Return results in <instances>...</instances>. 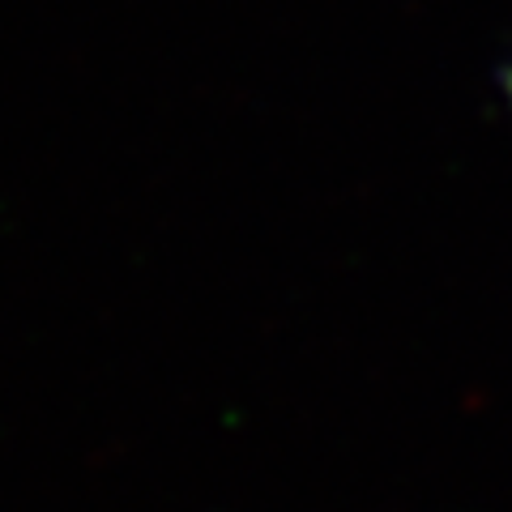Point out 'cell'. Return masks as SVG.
Returning <instances> with one entry per match:
<instances>
[{
	"mask_svg": "<svg viewBox=\"0 0 512 512\" xmlns=\"http://www.w3.org/2000/svg\"><path fill=\"white\" fill-rule=\"evenodd\" d=\"M500 82H504V94H508V103H512V64H508V69L500 73Z\"/></svg>",
	"mask_w": 512,
	"mask_h": 512,
	"instance_id": "1",
	"label": "cell"
}]
</instances>
